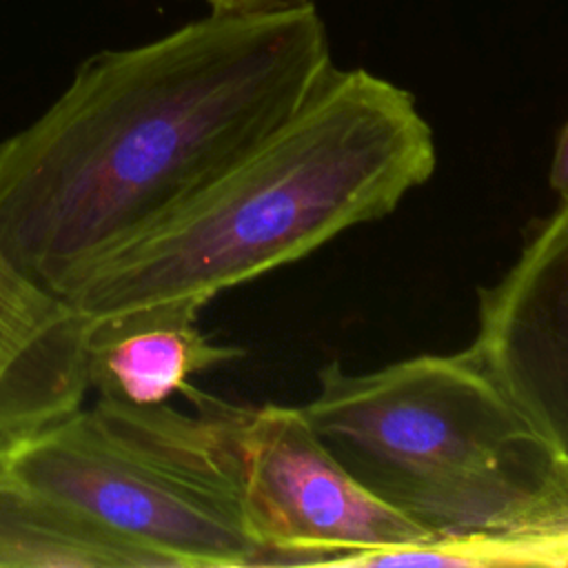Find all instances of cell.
Segmentation results:
<instances>
[{
	"label": "cell",
	"instance_id": "1",
	"mask_svg": "<svg viewBox=\"0 0 568 568\" xmlns=\"http://www.w3.org/2000/svg\"><path fill=\"white\" fill-rule=\"evenodd\" d=\"M333 64L313 4L217 13L87 58L0 142V251L64 295L275 133Z\"/></svg>",
	"mask_w": 568,
	"mask_h": 568
},
{
	"label": "cell",
	"instance_id": "2",
	"mask_svg": "<svg viewBox=\"0 0 568 568\" xmlns=\"http://www.w3.org/2000/svg\"><path fill=\"white\" fill-rule=\"evenodd\" d=\"M437 166L415 95L366 69L322 75L304 104L220 178L64 291L87 320L215 295L388 215Z\"/></svg>",
	"mask_w": 568,
	"mask_h": 568
},
{
	"label": "cell",
	"instance_id": "3",
	"mask_svg": "<svg viewBox=\"0 0 568 568\" xmlns=\"http://www.w3.org/2000/svg\"><path fill=\"white\" fill-rule=\"evenodd\" d=\"M335 459L435 537L506 535L555 455L470 348L317 371L300 406Z\"/></svg>",
	"mask_w": 568,
	"mask_h": 568
},
{
	"label": "cell",
	"instance_id": "4",
	"mask_svg": "<svg viewBox=\"0 0 568 568\" xmlns=\"http://www.w3.org/2000/svg\"><path fill=\"white\" fill-rule=\"evenodd\" d=\"M195 415L98 397L0 442V475L151 555L160 568L260 566L240 475L211 395Z\"/></svg>",
	"mask_w": 568,
	"mask_h": 568
},
{
	"label": "cell",
	"instance_id": "5",
	"mask_svg": "<svg viewBox=\"0 0 568 568\" xmlns=\"http://www.w3.org/2000/svg\"><path fill=\"white\" fill-rule=\"evenodd\" d=\"M211 404L235 457L262 564L357 566L373 552L435 539L357 481L300 406Z\"/></svg>",
	"mask_w": 568,
	"mask_h": 568
},
{
	"label": "cell",
	"instance_id": "6",
	"mask_svg": "<svg viewBox=\"0 0 568 568\" xmlns=\"http://www.w3.org/2000/svg\"><path fill=\"white\" fill-rule=\"evenodd\" d=\"M470 353L555 457L568 459V200L493 286Z\"/></svg>",
	"mask_w": 568,
	"mask_h": 568
},
{
	"label": "cell",
	"instance_id": "7",
	"mask_svg": "<svg viewBox=\"0 0 568 568\" xmlns=\"http://www.w3.org/2000/svg\"><path fill=\"white\" fill-rule=\"evenodd\" d=\"M87 328L60 293L0 251V442L84 404Z\"/></svg>",
	"mask_w": 568,
	"mask_h": 568
},
{
	"label": "cell",
	"instance_id": "8",
	"mask_svg": "<svg viewBox=\"0 0 568 568\" xmlns=\"http://www.w3.org/2000/svg\"><path fill=\"white\" fill-rule=\"evenodd\" d=\"M200 311L189 302H158L89 320V390L138 406L164 404L175 393L191 399L193 375L244 355L204 335Z\"/></svg>",
	"mask_w": 568,
	"mask_h": 568
},
{
	"label": "cell",
	"instance_id": "9",
	"mask_svg": "<svg viewBox=\"0 0 568 568\" xmlns=\"http://www.w3.org/2000/svg\"><path fill=\"white\" fill-rule=\"evenodd\" d=\"M0 568H160L75 508L0 475Z\"/></svg>",
	"mask_w": 568,
	"mask_h": 568
},
{
	"label": "cell",
	"instance_id": "10",
	"mask_svg": "<svg viewBox=\"0 0 568 568\" xmlns=\"http://www.w3.org/2000/svg\"><path fill=\"white\" fill-rule=\"evenodd\" d=\"M506 535L544 544L559 566H568V459H552L537 495Z\"/></svg>",
	"mask_w": 568,
	"mask_h": 568
},
{
	"label": "cell",
	"instance_id": "11",
	"mask_svg": "<svg viewBox=\"0 0 568 568\" xmlns=\"http://www.w3.org/2000/svg\"><path fill=\"white\" fill-rule=\"evenodd\" d=\"M211 11L217 13H260V11H286L313 4L315 0H204Z\"/></svg>",
	"mask_w": 568,
	"mask_h": 568
},
{
	"label": "cell",
	"instance_id": "12",
	"mask_svg": "<svg viewBox=\"0 0 568 568\" xmlns=\"http://www.w3.org/2000/svg\"><path fill=\"white\" fill-rule=\"evenodd\" d=\"M548 182L550 189L559 195V200H568V122L557 135Z\"/></svg>",
	"mask_w": 568,
	"mask_h": 568
}]
</instances>
